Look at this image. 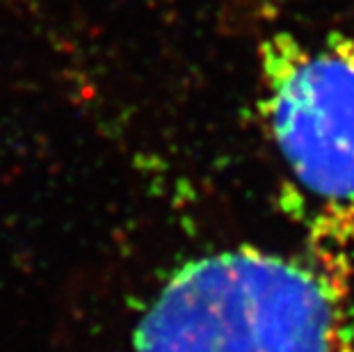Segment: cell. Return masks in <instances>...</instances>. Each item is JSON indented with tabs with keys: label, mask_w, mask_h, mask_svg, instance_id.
I'll list each match as a JSON object with an SVG mask.
<instances>
[{
	"label": "cell",
	"mask_w": 354,
	"mask_h": 352,
	"mask_svg": "<svg viewBox=\"0 0 354 352\" xmlns=\"http://www.w3.org/2000/svg\"><path fill=\"white\" fill-rule=\"evenodd\" d=\"M348 313L308 259L236 247L185 263L140 320L138 352H331Z\"/></svg>",
	"instance_id": "7a4b0ae2"
},
{
	"label": "cell",
	"mask_w": 354,
	"mask_h": 352,
	"mask_svg": "<svg viewBox=\"0 0 354 352\" xmlns=\"http://www.w3.org/2000/svg\"><path fill=\"white\" fill-rule=\"evenodd\" d=\"M331 352H354V311L345 313Z\"/></svg>",
	"instance_id": "3957f363"
},
{
	"label": "cell",
	"mask_w": 354,
	"mask_h": 352,
	"mask_svg": "<svg viewBox=\"0 0 354 352\" xmlns=\"http://www.w3.org/2000/svg\"><path fill=\"white\" fill-rule=\"evenodd\" d=\"M259 112L283 169L308 261L348 295L354 281V37L259 41Z\"/></svg>",
	"instance_id": "6da1fadb"
}]
</instances>
